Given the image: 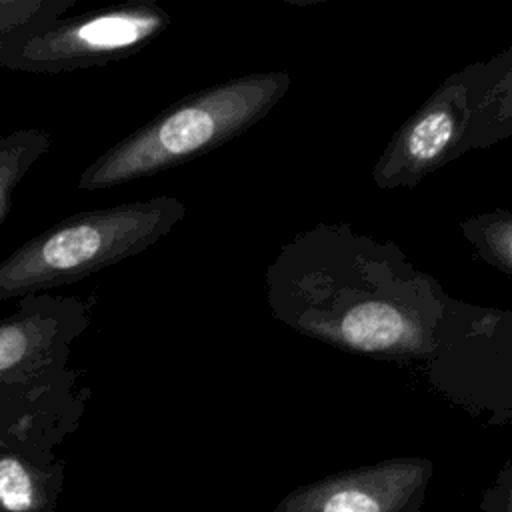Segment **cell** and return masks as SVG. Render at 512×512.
<instances>
[{
	"label": "cell",
	"mask_w": 512,
	"mask_h": 512,
	"mask_svg": "<svg viewBox=\"0 0 512 512\" xmlns=\"http://www.w3.org/2000/svg\"><path fill=\"white\" fill-rule=\"evenodd\" d=\"M64 478L56 446L0 438V512H58Z\"/></svg>",
	"instance_id": "obj_8"
},
{
	"label": "cell",
	"mask_w": 512,
	"mask_h": 512,
	"mask_svg": "<svg viewBox=\"0 0 512 512\" xmlns=\"http://www.w3.org/2000/svg\"><path fill=\"white\" fill-rule=\"evenodd\" d=\"M432 474L428 458H388L296 486L272 512H420Z\"/></svg>",
	"instance_id": "obj_7"
},
{
	"label": "cell",
	"mask_w": 512,
	"mask_h": 512,
	"mask_svg": "<svg viewBox=\"0 0 512 512\" xmlns=\"http://www.w3.org/2000/svg\"><path fill=\"white\" fill-rule=\"evenodd\" d=\"M50 146L52 134L46 128H20L0 136V224L10 212L18 184Z\"/></svg>",
	"instance_id": "obj_10"
},
{
	"label": "cell",
	"mask_w": 512,
	"mask_h": 512,
	"mask_svg": "<svg viewBox=\"0 0 512 512\" xmlns=\"http://www.w3.org/2000/svg\"><path fill=\"white\" fill-rule=\"evenodd\" d=\"M460 230L476 254L512 278V212L496 208L460 222Z\"/></svg>",
	"instance_id": "obj_11"
},
{
	"label": "cell",
	"mask_w": 512,
	"mask_h": 512,
	"mask_svg": "<svg viewBox=\"0 0 512 512\" xmlns=\"http://www.w3.org/2000/svg\"><path fill=\"white\" fill-rule=\"evenodd\" d=\"M478 508L480 512H512V458L482 492Z\"/></svg>",
	"instance_id": "obj_14"
},
{
	"label": "cell",
	"mask_w": 512,
	"mask_h": 512,
	"mask_svg": "<svg viewBox=\"0 0 512 512\" xmlns=\"http://www.w3.org/2000/svg\"><path fill=\"white\" fill-rule=\"evenodd\" d=\"M170 26V14L152 0H132L62 16L0 54V68L60 74L124 60Z\"/></svg>",
	"instance_id": "obj_5"
},
{
	"label": "cell",
	"mask_w": 512,
	"mask_h": 512,
	"mask_svg": "<svg viewBox=\"0 0 512 512\" xmlns=\"http://www.w3.org/2000/svg\"><path fill=\"white\" fill-rule=\"evenodd\" d=\"M272 314L334 348L418 366L460 342L484 308L448 296L394 242L350 224H316L282 246L266 272Z\"/></svg>",
	"instance_id": "obj_1"
},
{
	"label": "cell",
	"mask_w": 512,
	"mask_h": 512,
	"mask_svg": "<svg viewBox=\"0 0 512 512\" xmlns=\"http://www.w3.org/2000/svg\"><path fill=\"white\" fill-rule=\"evenodd\" d=\"M88 324L82 298L48 292L20 298L0 318V438L58 448L78 430L90 388L68 362Z\"/></svg>",
	"instance_id": "obj_2"
},
{
	"label": "cell",
	"mask_w": 512,
	"mask_h": 512,
	"mask_svg": "<svg viewBox=\"0 0 512 512\" xmlns=\"http://www.w3.org/2000/svg\"><path fill=\"white\" fill-rule=\"evenodd\" d=\"M512 136V46L486 62L484 82L462 142V154Z\"/></svg>",
	"instance_id": "obj_9"
},
{
	"label": "cell",
	"mask_w": 512,
	"mask_h": 512,
	"mask_svg": "<svg viewBox=\"0 0 512 512\" xmlns=\"http://www.w3.org/2000/svg\"><path fill=\"white\" fill-rule=\"evenodd\" d=\"M76 0H0V54L66 16Z\"/></svg>",
	"instance_id": "obj_12"
},
{
	"label": "cell",
	"mask_w": 512,
	"mask_h": 512,
	"mask_svg": "<svg viewBox=\"0 0 512 512\" xmlns=\"http://www.w3.org/2000/svg\"><path fill=\"white\" fill-rule=\"evenodd\" d=\"M186 216L174 196L72 214L0 260V300L42 294L132 258Z\"/></svg>",
	"instance_id": "obj_4"
},
{
	"label": "cell",
	"mask_w": 512,
	"mask_h": 512,
	"mask_svg": "<svg viewBox=\"0 0 512 512\" xmlns=\"http://www.w3.org/2000/svg\"><path fill=\"white\" fill-rule=\"evenodd\" d=\"M472 416H486L490 426L512 422V352L500 360L496 374L480 396Z\"/></svg>",
	"instance_id": "obj_13"
},
{
	"label": "cell",
	"mask_w": 512,
	"mask_h": 512,
	"mask_svg": "<svg viewBox=\"0 0 512 512\" xmlns=\"http://www.w3.org/2000/svg\"><path fill=\"white\" fill-rule=\"evenodd\" d=\"M288 86L286 72H258L188 94L92 160L78 188L98 192L190 162L252 128Z\"/></svg>",
	"instance_id": "obj_3"
},
{
	"label": "cell",
	"mask_w": 512,
	"mask_h": 512,
	"mask_svg": "<svg viewBox=\"0 0 512 512\" xmlns=\"http://www.w3.org/2000/svg\"><path fill=\"white\" fill-rule=\"evenodd\" d=\"M484 72L486 62L466 64L398 128L372 168L378 188H414L428 174L462 156Z\"/></svg>",
	"instance_id": "obj_6"
}]
</instances>
